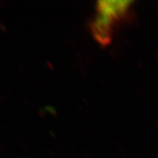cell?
<instances>
[{
  "instance_id": "1",
  "label": "cell",
  "mask_w": 158,
  "mask_h": 158,
  "mask_svg": "<svg viewBox=\"0 0 158 158\" xmlns=\"http://www.w3.org/2000/svg\"><path fill=\"white\" fill-rule=\"evenodd\" d=\"M133 4V1L97 2L95 15L89 23V30L98 44L106 47L110 44L114 27L131 18Z\"/></svg>"
}]
</instances>
